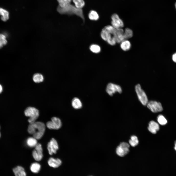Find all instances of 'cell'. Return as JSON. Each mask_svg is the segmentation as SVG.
<instances>
[{
    "instance_id": "obj_29",
    "label": "cell",
    "mask_w": 176,
    "mask_h": 176,
    "mask_svg": "<svg viewBox=\"0 0 176 176\" xmlns=\"http://www.w3.org/2000/svg\"><path fill=\"white\" fill-rule=\"evenodd\" d=\"M59 3V6L63 8L70 3L72 0H57Z\"/></svg>"
},
{
    "instance_id": "obj_12",
    "label": "cell",
    "mask_w": 176,
    "mask_h": 176,
    "mask_svg": "<svg viewBox=\"0 0 176 176\" xmlns=\"http://www.w3.org/2000/svg\"><path fill=\"white\" fill-rule=\"evenodd\" d=\"M159 129V126L157 123L153 121L150 122L149 123L148 129L151 132L155 134Z\"/></svg>"
},
{
    "instance_id": "obj_32",
    "label": "cell",
    "mask_w": 176,
    "mask_h": 176,
    "mask_svg": "<svg viewBox=\"0 0 176 176\" xmlns=\"http://www.w3.org/2000/svg\"><path fill=\"white\" fill-rule=\"evenodd\" d=\"M124 33L123 30L121 28L116 29L115 33L114 35H119L123 34Z\"/></svg>"
},
{
    "instance_id": "obj_10",
    "label": "cell",
    "mask_w": 176,
    "mask_h": 176,
    "mask_svg": "<svg viewBox=\"0 0 176 176\" xmlns=\"http://www.w3.org/2000/svg\"><path fill=\"white\" fill-rule=\"evenodd\" d=\"M47 148L49 153L50 155L56 153L59 147L57 142L55 139L52 138L48 143Z\"/></svg>"
},
{
    "instance_id": "obj_24",
    "label": "cell",
    "mask_w": 176,
    "mask_h": 176,
    "mask_svg": "<svg viewBox=\"0 0 176 176\" xmlns=\"http://www.w3.org/2000/svg\"><path fill=\"white\" fill-rule=\"evenodd\" d=\"M75 5V6L79 9H82L85 5V2L83 0H72Z\"/></svg>"
},
{
    "instance_id": "obj_15",
    "label": "cell",
    "mask_w": 176,
    "mask_h": 176,
    "mask_svg": "<svg viewBox=\"0 0 176 176\" xmlns=\"http://www.w3.org/2000/svg\"><path fill=\"white\" fill-rule=\"evenodd\" d=\"M113 35L110 33L104 27L100 33V36L104 40L106 41Z\"/></svg>"
},
{
    "instance_id": "obj_7",
    "label": "cell",
    "mask_w": 176,
    "mask_h": 176,
    "mask_svg": "<svg viewBox=\"0 0 176 176\" xmlns=\"http://www.w3.org/2000/svg\"><path fill=\"white\" fill-rule=\"evenodd\" d=\"M146 105L147 108L154 113L160 112L163 110L161 104L160 102L156 101H149Z\"/></svg>"
},
{
    "instance_id": "obj_4",
    "label": "cell",
    "mask_w": 176,
    "mask_h": 176,
    "mask_svg": "<svg viewBox=\"0 0 176 176\" xmlns=\"http://www.w3.org/2000/svg\"><path fill=\"white\" fill-rule=\"evenodd\" d=\"M135 89L139 99L144 106L146 105L148 100L147 96L144 91L142 89L140 85L138 84L135 87Z\"/></svg>"
},
{
    "instance_id": "obj_19",
    "label": "cell",
    "mask_w": 176,
    "mask_h": 176,
    "mask_svg": "<svg viewBox=\"0 0 176 176\" xmlns=\"http://www.w3.org/2000/svg\"><path fill=\"white\" fill-rule=\"evenodd\" d=\"M26 143L27 145L30 147H35L37 143V139L33 137L28 138L26 140Z\"/></svg>"
},
{
    "instance_id": "obj_30",
    "label": "cell",
    "mask_w": 176,
    "mask_h": 176,
    "mask_svg": "<svg viewBox=\"0 0 176 176\" xmlns=\"http://www.w3.org/2000/svg\"><path fill=\"white\" fill-rule=\"evenodd\" d=\"M107 42L109 44L111 45H115L116 42L115 38L114 35H112Z\"/></svg>"
},
{
    "instance_id": "obj_9",
    "label": "cell",
    "mask_w": 176,
    "mask_h": 176,
    "mask_svg": "<svg viewBox=\"0 0 176 176\" xmlns=\"http://www.w3.org/2000/svg\"><path fill=\"white\" fill-rule=\"evenodd\" d=\"M32 155L34 159L36 161H40L43 157V149L41 144L37 143L35 147V149L32 152Z\"/></svg>"
},
{
    "instance_id": "obj_28",
    "label": "cell",
    "mask_w": 176,
    "mask_h": 176,
    "mask_svg": "<svg viewBox=\"0 0 176 176\" xmlns=\"http://www.w3.org/2000/svg\"><path fill=\"white\" fill-rule=\"evenodd\" d=\"M133 33L132 30L129 28H126L124 33V35L125 39L131 37L133 35Z\"/></svg>"
},
{
    "instance_id": "obj_23",
    "label": "cell",
    "mask_w": 176,
    "mask_h": 176,
    "mask_svg": "<svg viewBox=\"0 0 176 176\" xmlns=\"http://www.w3.org/2000/svg\"><path fill=\"white\" fill-rule=\"evenodd\" d=\"M7 36L6 34L0 33V48H1L7 44Z\"/></svg>"
},
{
    "instance_id": "obj_5",
    "label": "cell",
    "mask_w": 176,
    "mask_h": 176,
    "mask_svg": "<svg viewBox=\"0 0 176 176\" xmlns=\"http://www.w3.org/2000/svg\"><path fill=\"white\" fill-rule=\"evenodd\" d=\"M130 145L128 143L122 142L117 148L116 152L119 156L123 157L127 154L129 151Z\"/></svg>"
},
{
    "instance_id": "obj_22",
    "label": "cell",
    "mask_w": 176,
    "mask_h": 176,
    "mask_svg": "<svg viewBox=\"0 0 176 176\" xmlns=\"http://www.w3.org/2000/svg\"><path fill=\"white\" fill-rule=\"evenodd\" d=\"M33 79L35 82L39 83L43 81L44 78L43 75L41 74L36 73L33 75Z\"/></svg>"
},
{
    "instance_id": "obj_13",
    "label": "cell",
    "mask_w": 176,
    "mask_h": 176,
    "mask_svg": "<svg viewBox=\"0 0 176 176\" xmlns=\"http://www.w3.org/2000/svg\"><path fill=\"white\" fill-rule=\"evenodd\" d=\"M62 161L59 158H50L48 161L49 165L54 168H56L60 166L62 164Z\"/></svg>"
},
{
    "instance_id": "obj_26",
    "label": "cell",
    "mask_w": 176,
    "mask_h": 176,
    "mask_svg": "<svg viewBox=\"0 0 176 176\" xmlns=\"http://www.w3.org/2000/svg\"><path fill=\"white\" fill-rule=\"evenodd\" d=\"M90 50L93 53H98L101 51V48L100 46L96 44H92L90 45L89 47Z\"/></svg>"
},
{
    "instance_id": "obj_36",
    "label": "cell",
    "mask_w": 176,
    "mask_h": 176,
    "mask_svg": "<svg viewBox=\"0 0 176 176\" xmlns=\"http://www.w3.org/2000/svg\"><path fill=\"white\" fill-rule=\"evenodd\" d=\"M175 8L176 9V2L175 3Z\"/></svg>"
},
{
    "instance_id": "obj_6",
    "label": "cell",
    "mask_w": 176,
    "mask_h": 176,
    "mask_svg": "<svg viewBox=\"0 0 176 176\" xmlns=\"http://www.w3.org/2000/svg\"><path fill=\"white\" fill-rule=\"evenodd\" d=\"M46 125L49 129L57 130L61 127L62 122L59 118L53 117L51 118V121H48Z\"/></svg>"
},
{
    "instance_id": "obj_18",
    "label": "cell",
    "mask_w": 176,
    "mask_h": 176,
    "mask_svg": "<svg viewBox=\"0 0 176 176\" xmlns=\"http://www.w3.org/2000/svg\"><path fill=\"white\" fill-rule=\"evenodd\" d=\"M41 168V165L37 162H34L32 164L30 167L31 171L34 173H38L40 171Z\"/></svg>"
},
{
    "instance_id": "obj_17",
    "label": "cell",
    "mask_w": 176,
    "mask_h": 176,
    "mask_svg": "<svg viewBox=\"0 0 176 176\" xmlns=\"http://www.w3.org/2000/svg\"><path fill=\"white\" fill-rule=\"evenodd\" d=\"M1 16V19L4 22L7 20L9 18V13L7 10L0 8V16Z\"/></svg>"
},
{
    "instance_id": "obj_21",
    "label": "cell",
    "mask_w": 176,
    "mask_h": 176,
    "mask_svg": "<svg viewBox=\"0 0 176 176\" xmlns=\"http://www.w3.org/2000/svg\"><path fill=\"white\" fill-rule=\"evenodd\" d=\"M88 17L91 20L97 21L99 19V14L96 11L91 10L88 13Z\"/></svg>"
},
{
    "instance_id": "obj_2",
    "label": "cell",
    "mask_w": 176,
    "mask_h": 176,
    "mask_svg": "<svg viewBox=\"0 0 176 176\" xmlns=\"http://www.w3.org/2000/svg\"><path fill=\"white\" fill-rule=\"evenodd\" d=\"M57 10L59 13L61 14L77 15L81 18L83 22L84 21L85 18L82 10L77 8L75 6L70 3L63 8L58 6Z\"/></svg>"
},
{
    "instance_id": "obj_3",
    "label": "cell",
    "mask_w": 176,
    "mask_h": 176,
    "mask_svg": "<svg viewBox=\"0 0 176 176\" xmlns=\"http://www.w3.org/2000/svg\"><path fill=\"white\" fill-rule=\"evenodd\" d=\"M24 113L26 116L29 117L28 121L30 124L35 122L39 115L38 110L35 108L32 107L27 108L24 111Z\"/></svg>"
},
{
    "instance_id": "obj_34",
    "label": "cell",
    "mask_w": 176,
    "mask_h": 176,
    "mask_svg": "<svg viewBox=\"0 0 176 176\" xmlns=\"http://www.w3.org/2000/svg\"><path fill=\"white\" fill-rule=\"evenodd\" d=\"M3 90L2 87V86L0 84V94L2 92Z\"/></svg>"
},
{
    "instance_id": "obj_20",
    "label": "cell",
    "mask_w": 176,
    "mask_h": 176,
    "mask_svg": "<svg viewBox=\"0 0 176 176\" xmlns=\"http://www.w3.org/2000/svg\"><path fill=\"white\" fill-rule=\"evenodd\" d=\"M121 49L123 51H127L131 48V44L130 42L127 40H124L121 42L120 45Z\"/></svg>"
},
{
    "instance_id": "obj_11",
    "label": "cell",
    "mask_w": 176,
    "mask_h": 176,
    "mask_svg": "<svg viewBox=\"0 0 176 176\" xmlns=\"http://www.w3.org/2000/svg\"><path fill=\"white\" fill-rule=\"evenodd\" d=\"M112 26L116 29L121 28L124 26L122 20L116 14H113L111 16Z\"/></svg>"
},
{
    "instance_id": "obj_25",
    "label": "cell",
    "mask_w": 176,
    "mask_h": 176,
    "mask_svg": "<svg viewBox=\"0 0 176 176\" xmlns=\"http://www.w3.org/2000/svg\"><path fill=\"white\" fill-rule=\"evenodd\" d=\"M130 144L132 147H134L139 143V141L137 136L133 135L131 136V139L129 141Z\"/></svg>"
},
{
    "instance_id": "obj_1",
    "label": "cell",
    "mask_w": 176,
    "mask_h": 176,
    "mask_svg": "<svg viewBox=\"0 0 176 176\" xmlns=\"http://www.w3.org/2000/svg\"><path fill=\"white\" fill-rule=\"evenodd\" d=\"M45 126L43 122H35L29 125L28 131V133L33 135L34 137L37 139H40L43 135L45 130Z\"/></svg>"
},
{
    "instance_id": "obj_35",
    "label": "cell",
    "mask_w": 176,
    "mask_h": 176,
    "mask_svg": "<svg viewBox=\"0 0 176 176\" xmlns=\"http://www.w3.org/2000/svg\"><path fill=\"white\" fill-rule=\"evenodd\" d=\"M175 145L174 148L175 150L176 151V141L175 142Z\"/></svg>"
},
{
    "instance_id": "obj_38",
    "label": "cell",
    "mask_w": 176,
    "mask_h": 176,
    "mask_svg": "<svg viewBox=\"0 0 176 176\" xmlns=\"http://www.w3.org/2000/svg\"></svg>"
},
{
    "instance_id": "obj_14",
    "label": "cell",
    "mask_w": 176,
    "mask_h": 176,
    "mask_svg": "<svg viewBox=\"0 0 176 176\" xmlns=\"http://www.w3.org/2000/svg\"><path fill=\"white\" fill-rule=\"evenodd\" d=\"M15 176H26V174L24 168L22 166H18L12 170Z\"/></svg>"
},
{
    "instance_id": "obj_37",
    "label": "cell",
    "mask_w": 176,
    "mask_h": 176,
    "mask_svg": "<svg viewBox=\"0 0 176 176\" xmlns=\"http://www.w3.org/2000/svg\"><path fill=\"white\" fill-rule=\"evenodd\" d=\"M0 136H1V134H0Z\"/></svg>"
},
{
    "instance_id": "obj_31",
    "label": "cell",
    "mask_w": 176,
    "mask_h": 176,
    "mask_svg": "<svg viewBox=\"0 0 176 176\" xmlns=\"http://www.w3.org/2000/svg\"><path fill=\"white\" fill-rule=\"evenodd\" d=\"M114 36L115 38L116 42L118 43L122 42L125 39L123 34L119 35H114Z\"/></svg>"
},
{
    "instance_id": "obj_16",
    "label": "cell",
    "mask_w": 176,
    "mask_h": 176,
    "mask_svg": "<svg viewBox=\"0 0 176 176\" xmlns=\"http://www.w3.org/2000/svg\"><path fill=\"white\" fill-rule=\"evenodd\" d=\"M72 105L74 108L77 109L81 108L82 106L81 101L77 98H75L73 99L72 101Z\"/></svg>"
},
{
    "instance_id": "obj_33",
    "label": "cell",
    "mask_w": 176,
    "mask_h": 176,
    "mask_svg": "<svg viewBox=\"0 0 176 176\" xmlns=\"http://www.w3.org/2000/svg\"><path fill=\"white\" fill-rule=\"evenodd\" d=\"M172 57L173 61L175 63H176V53L174 54Z\"/></svg>"
},
{
    "instance_id": "obj_27",
    "label": "cell",
    "mask_w": 176,
    "mask_h": 176,
    "mask_svg": "<svg viewBox=\"0 0 176 176\" xmlns=\"http://www.w3.org/2000/svg\"><path fill=\"white\" fill-rule=\"evenodd\" d=\"M157 121L158 123L162 125H165L167 123L166 119L162 115H160L158 116L157 117Z\"/></svg>"
},
{
    "instance_id": "obj_8",
    "label": "cell",
    "mask_w": 176,
    "mask_h": 176,
    "mask_svg": "<svg viewBox=\"0 0 176 176\" xmlns=\"http://www.w3.org/2000/svg\"><path fill=\"white\" fill-rule=\"evenodd\" d=\"M106 90L107 93L111 96L116 92L121 93L122 92L121 88L120 86L111 83L107 85Z\"/></svg>"
}]
</instances>
